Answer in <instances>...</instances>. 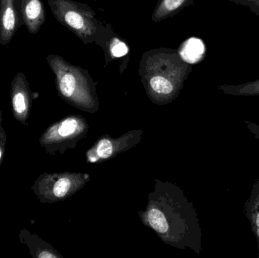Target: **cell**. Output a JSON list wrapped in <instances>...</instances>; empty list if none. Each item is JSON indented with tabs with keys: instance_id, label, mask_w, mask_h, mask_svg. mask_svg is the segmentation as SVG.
Returning <instances> with one entry per match:
<instances>
[{
	"instance_id": "cell-9",
	"label": "cell",
	"mask_w": 259,
	"mask_h": 258,
	"mask_svg": "<svg viewBox=\"0 0 259 258\" xmlns=\"http://www.w3.org/2000/svg\"><path fill=\"white\" fill-rule=\"evenodd\" d=\"M19 239L21 243L27 245V248L30 250V255L32 257L37 258H56L58 257L50 250L41 247L42 245H41L40 239L37 236L27 231L25 229L20 232Z\"/></svg>"
},
{
	"instance_id": "cell-7",
	"label": "cell",
	"mask_w": 259,
	"mask_h": 258,
	"mask_svg": "<svg viewBox=\"0 0 259 258\" xmlns=\"http://www.w3.org/2000/svg\"><path fill=\"white\" fill-rule=\"evenodd\" d=\"M244 212L258 243L259 258V177L252 186L250 194L245 203Z\"/></svg>"
},
{
	"instance_id": "cell-2",
	"label": "cell",
	"mask_w": 259,
	"mask_h": 258,
	"mask_svg": "<svg viewBox=\"0 0 259 258\" xmlns=\"http://www.w3.org/2000/svg\"><path fill=\"white\" fill-rule=\"evenodd\" d=\"M52 13L64 27L75 34L84 44L103 46L112 30L102 25L96 13L88 5L73 0H47Z\"/></svg>"
},
{
	"instance_id": "cell-4",
	"label": "cell",
	"mask_w": 259,
	"mask_h": 258,
	"mask_svg": "<svg viewBox=\"0 0 259 258\" xmlns=\"http://www.w3.org/2000/svg\"><path fill=\"white\" fill-rule=\"evenodd\" d=\"M35 97L36 95L30 89L25 74L17 73L11 84V106L14 118L24 125H27Z\"/></svg>"
},
{
	"instance_id": "cell-1",
	"label": "cell",
	"mask_w": 259,
	"mask_h": 258,
	"mask_svg": "<svg viewBox=\"0 0 259 258\" xmlns=\"http://www.w3.org/2000/svg\"><path fill=\"white\" fill-rule=\"evenodd\" d=\"M192 71L178 51L172 48H153L146 51L140 64V74L149 89L158 95H170Z\"/></svg>"
},
{
	"instance_id": "cell-3",
	"label": "cell",
	"mask_w": 259,
	"mask_h": 258,
	"mask_svg": "<svg viewBox=\"0 0 259 258\" xmlns=\"http://www.w3.org/2000/svg\"><path fill=\"white\" fill-rule=\"evenodd\" d=\"M47 62L56 76V87L65 98L88 95L91 78L88 70L71 65L62 56L50 54Z\"/></svg>"
},
{
	"instance_id": "cell-13",
	"label": "cell",
	"mask_w": 259,
	"mask_h": 258,
	"mask_svg": "<svg viewBox=\"0 0 259 258\" xmlns=\"http://www.w3.org/2000/svg\"><path fill=\"white\" fill-rule=\"evenodd\" d=\"M148 218L151 227L160 233H164L167 231L168 225L164 215L157 209H152L148 214Z\"/></svg>"
},
{
	"instance_id": "cell-5",
	"label": "cell",
	"mask_w": 259,
	"mask_h": 258,
	"mask_svg": "<svg viewBox=\"0 0 259 258\" xmlns=\"http://www.w3.org/2000/svg\"><path fill=\"white\" fill-rule=\"evenodd\" d=\"M21 26L18 0H0V44L9 45Z\"/></svg>"
},
{
	"instance_id": "cell-11",
	"label": "cell",
	"mask_w": 259,
	"mask_h": 258,
	"mask_svg": "<svg viewBox=\"0 0 259 258\" xmlns=\"http://www.w3.org/2000/svg\"><path fill=\"white\" fill-rule=\"evenodd\" d=\"M219 89L226 95L234 96H256L259 95V79L243 84L222 85Z\"/></svg>"
},
{
	"instance_id": "cell-6",
	"label": "cell",
	"mask_w": 259,
	"mask_h": 258,
	"mask_svg": "<svg viewBox=\"0 0 259 258\" xmlns=\"http://www.w3.org/2000/svg\"><path fill=\"white\" fill-rule=\"evenodd\" d=\"M21 24L27 31L36 34L46 21V10L42 0H18Z\"/></svg>"
},
{
	"instance_id": "cell-17",
	"label": "cell",
	"mask_w": 259,
	"mask_h": 258,
	"mask_svg": "<svg viewBox=\"0 0 259 258\" xmlns=\"http://www.w3.org/2000/svg\"><path fill=\"white\" fill-rule=\"evenodd\" d=\"M3 121V115H2V112L0 111V121Z\"/></svg>"
},
{
	"instance_id": "cell-15",
	"label": "cell",
	"mask_w": 259,
	"mask_h": 258,
	"mask_svg": "<svg viewBox=\"0 0 259 258\" xmlns=\"http://www.w3.org/2000/svg\"><path fill=\"white\" fill-rule=\"evenodd\" d=\"M97 153L102 159H107L112 154V142L108 139H103L100 141L97 148Z\"/></svg>"
},
{
	"instance_id": "cell-10",
	"label": "cell",
	"mask_w": 259,
	"mask_h": 258,
	"mask_svg": "<svg viewBox=\"0 0 259 258\" xmlns=\"http://www.w3.org/2000/svg\"><path fill=\"white\" fill-rule=\"evenodd\" d=\"M204 53V45L201 40L191 38L181 45L178 53L184 62L193 64L200 60Z\"/></svg>"
},
{
	"instance_id": "cell-16",
	"label": "cell",
	"mask_w": 259,
	"mask_h": 258,
	"mask_svg": "<svg viewBox=\"0 0 259 258\" xmlns=\"http://www.w3.org/2000/svg\"><path fill=\"white\" fill-rule=\"evenodd\" d=\"M2 123L3 121H0V165L6 153V142H7V135Z\"/></svg>"
},
{
	"instance_id": "cell-12",
	"label": "cell",
	"mask_w": 259,
	"mask_h": 258,
	"mask_svg": "<svg viewBox=\"0 0 259 258\" xmlns=\"http://www.w3.org/2000/svg\"><path fill=\"white\" fill-rule=\"evenodd\" d=\"M106 55L110 56L111 59L122 57L128 53V47L122 41L120 40L118 37H112V39L108 38L107 40L103 45Z\"/></svg>"
},
{
	"instance_id": "cell-14",
	"label": "cell",
	"mask_w": 259,
	"mask_h": 258,
	"mask_svg": "<svg viewBox=\"0 0 259 258\" xmlns=\"http://www.w3.org/2000/svg\"><path fill=\"white\" fill-rule=\"evenodd\" d=\"M237 6L248 8L254 15L259 17V0H229Z\"/></svg>"
},
{
	"instance_id": "cell-8",
	"label": "cell",
	"mask_w": 259,
	"mask_h": 258,
	"mask_svg": "<svg viewBox=\"0 0 259 258\" xmlns=\"http://www.w3.org/2000/svg\"><path fill=\"white\" fill-rule=\"evenodd\" d=\"M194 0H158L152 14V20L155 22L167 19L179 13Z\"/></svg>"
}]
</instances>
